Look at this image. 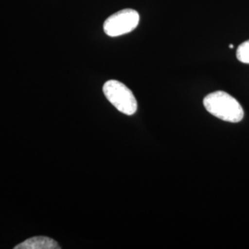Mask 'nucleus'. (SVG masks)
<instances>
[{"label":"nucleus","mask_w":249,"mask_h":249,"mask_svg":"<svg viewBox=\"0 0 249 249\" xmlns=\"http://www.w3.org/2000/svg\"><path fill=\"white\" fill-rule=\"evenodd\" d=\"M203 106L211 115L226 122L238 123L245 115L239 102L223 90L208 94L203 99Z\"/></svg>","instance_id":"f257e3e1"},{"label":"nucleus","mask_w":249,"mask_h":249,"mask_svg":"<svg viewBox=\"0 0 249 249\" xmlns=\"http://www.w3.org/2000/svg\"><path fill=\"white\" fill-rule=\"evenodd\" d=\"M107 100L126 116H132L138 110V102L132 90L124 83L116 80L107 81L103 87Z\"/></svg>","instance_id":"f03ea898"},{"label":"nucleus","mask_w":249,"mask_h":249,"mask_svg":"<svg viewBox=\"0 0 249 249\" xmlns=\"http://www.w3.org/2000/svg\"><path fill=\"white\" fill-rule=\"evenodd\" d=\"M140 23L138 11L125 9L111 15L104 23V31L110 37L124 36L135 30Z\"/></svg>","instance_id":"7ed1b4c3"},{"label":"nucleus","mask_w":249,"mask_h":249,"mask_svg":"<svg viewBox=\"0 0 249 249\" xmlns=\"http://www.w3.org/2000/svg\"><path fill=\"white\" fill-rule=\"evenodd\" d=\"M55 241L46 236H35L20 243L15 249H59Z\"/></svg>","instance_id":"20e7f679"},{"label":"nucleus","mask_w":249,"mask_h":249,"mask_svg":"<svg viewBox=\"0 0 249 249\" xmlns=\"http://www.w3.org/2000/svg\"><path fill=\"white\" fill-rule=\"evenodd\" d=\"M236 57L242 63L249 64V40L242 43L236 51Z\"/></svg>","instance_id":"39448f33"},{"label":"nucleus","mask_w":249,"mask_h":249,"mask_svg":"<svg viewBox=\"0 0 249 249\" xmlns=\"http://www.w3.org/2000/svg\"><path fill=\"white\" fill-rule=\"evenodd\" d=\"M229 47H230V48H231V49H232V48H233V45H229Z\"/></svg>","instance_id":"423d86ee"}]
</instances>
